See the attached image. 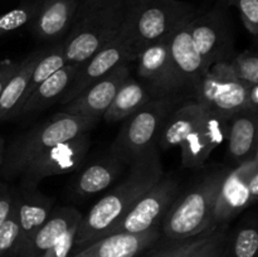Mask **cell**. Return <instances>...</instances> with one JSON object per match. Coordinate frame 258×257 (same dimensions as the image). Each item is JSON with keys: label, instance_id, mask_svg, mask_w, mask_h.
Segmentation results:
<instances>
[{"label": "cell", "instance_id": "cell-4", "mask_svg": "<svg viewBox=\"0 0 258 257\" xmlns=\"http://www.w3.org/2000/svg\"><path fill=\"white\" fill-rule=\"evenodd\" d=\"M98 121L97 118L57 112L52 117L15 136L4 150L0 168L3 178L15 180L18 173L29 161L59 144L90 133Z\"/></svg>", "mask_w": 258, "mask_h": 257}, {"label": "cell", "instance_id": "cell-11", "mask_svg": "<svg viewBox=\"0 0 258 257\" xmlns=\"http://www.w3.org/2000/svg\"><path fill=\"white\" fill-rule=\"evenodd\" d=\"M180 193V184L175 178L164 175L153 188L146 191L130 212L110 229L107 234L120 232H145L156 228L168 209ZM106 234V236H107Z\"/></svg>", "mask_w": 258, "mask_h": 257}, {"label": "cell", "instance_id": "cell-1", "mask_svg": "<svg viewBox=\"0 0 258 257\" xmlns=\"http://www.w3.org/2000/svg\"><path fill=\"white\" fill-rule=\"evenodd\" d=\"M163 176L160 151L155 145L128 165L125 179L82 216L76 232L75 246L82 248L105 237Z\"/></svg>", "mask_w": 258, "mask_h": 257}, {"label": "cell", "instance_id": "cell-39", "mask_svg": "<svg viewBox=\"0 0 258 257\" xmlns=\"http://www.w3.org/2000/svg\"><path fill=\"white\" fill-rule=\"evenodd\" d=\"M80 2V12L86 9H91V8L101 7V5H106L115 0H78Z\"/></svg>", "mask_w": 258, "mask_h": 257}, {"label": "cell", "instance_id": "cell-20", "mask_svg": "<svg viewBox=\"0 0 258 257\" xmlns=\"http://www.w3.org/2000/svg\"><path fill=\"white\" fill-rule=\"evenodd\" d=\"M258 112L242 110L227 121V153L234 165H239L257 154Z\"/></svg>", "mask_w": 258, "mask_h": 257}, {"label": "cell", "instance_id": "cell-32", "mask_svg": "<svg viewBox=\"0 0 258 257\" xmlns=\"http://www.w3.org/2000/svg\"><path fill=\"white\" fill-rule=\"evenodd\" d=\"M239 12L244 28L253 37L258 34V0H224Z\"/></svg>", "mask_w": 258, "mask_h": 257}, {"label": "cell", "instance_id": "cell-10", "mask_svg": "<svg viewBox=\"0 0 258 257\" xmlns=\"http://www.w3.org/2000/svg\"><path fill=\"white\" fill-rule=\"evenodd\" d=\"M188 29L207 70L218 62H229L233 55V34L226 13L213 9L198 13Z\"/></svg>", "mask_w": 258, "mask_h": 257}, {"label": "cell", "instance_id": "cell-27", "mask_svg": "<svg viewBox=\"0 0 258 257\" xmlns=\"http://www.w3.org/2000/svg\"><path fill=\"white\" fill-rule=\"evenodd\" d=\"M227 226L216 227L204 236V238L190 251L181 257H223L228 244Z\"/></svg>", "mask_w": 258, "mask_h": 257}, {"label": "cell", "instance_id": "cell-23", "mask_svg": "<svg viewBox=\"0 0 258 257\" xmlns=\"http://www.w3.org/2000/svg\"><path fill=\"white\" fill-rule=\"evenodd\" d=\"M125 168V164L108 154L106 158L81 168L82 170L75 181V193L82 198H90L108 188Z\"/></svg>", "mask_w": 258, "mask_h": 257}, {"label": "cell", "instance_id": "cell-35", "mask_svg": "<svg viewBox=\"0 0 258 257\" xmlns=\"http://www.w3.org/2000/svg\"><path fill=\"white\" fill-rule=\"evenodd\" d=\"M15 189L5 183H0V227L4 224L12 213L14 206Z\"/></svg>", "mask_w": 258, "mask_h": 257}, {"label": "cell", "instance_id": "cell-2", "mask_svg": "<svg viewBox=\"0 0 258 257\" xmlns=\"http://www.w3.org/2000/svg\"><path fill=\"white\" fill-rule=\"evenodd\" d=\"M227 121L194 100L173 107L159 131V149H180L181 165L202 168L226 140Z\"/></svg>", "mask_w": 258, "mask_h": 257}, {"label": "cell", "instance_id": "cell-28", "mask_svg": "<svg viewBox=\"0 0 258 257\" xmlns=\"http://www.w3.org/2000/svg\"><path fill=\"white\" fill-rule=\"evenodd\" d=\"M39 7V0H25L15 9L0 15V35L20 29L32 22Z\"/></svg>", "mask_w": 258, "mask_h": 257}, {"label": "cell", "instance_id": "cell-34", "mask_svg": "<svg viewBox=\"0 0 258 257\" xmlns=\"http://www.w3.org/2000/svg\"><path fill=\"white\" fill-rule=\"evenodd\" d=\"M208 232L209 231H207L204 232V233L199 234V236L193 237V238L189 239H184V241H173V243L168 244V246L164 247V248L158 249V251H155L149 257H181L185 252L194 248V247L204 238V236H206Z\"/></svg>", "mask_w": 258, "mask_h": 257}, {"label": "cell", "instance_id": "cell-14", "mask_svg": "<svg viewBox=\"0 0 258 257\" xmlns=\"http://www.w3.org/2000/svg\"><path fill=\"white\" fill-rule=\"evenodd\" d=\"M258 169V154L228 170L222 181L213 212V227L227 226L241 212L252 206L249 198V175Z\"/></svg>", "mask_w": 258, "mask_h": 257}, {"label": "cell", "instance_id": "cell-7", "mask_svg": "<svg viewBox=\"0 0 258 257\" xmlns=\"http://www.w3.org/2000/svg\"><path fill=\"white\" fill-rule=\"evenodd\" d=\"M173 108L171 100L153 98L125 118L122 127L110 146V155L126 166L156 145L159 131Z\"/></svg>", "mask_w": 258, "mask_h": 257}, {"label": "cell", "instance_id": "cell-15", "mask_svg": "<svg viewBox=\"0 0 258 257\" xmlns=\"http://www.w3.org/2000/svg\"><path fill=\"white\" fill-rule=\"evenodd\" d=\"M130 73V63L118 66L72 101L62 105L59 112L100 120L115 98L123 81L131 76Z\"/></svg>", "mask_w": 258, "mask_h": 257}, {"label": "cell", "instance_id": "cell-38", "mask_svg": "<svg viewBox=\"0 0 258 257\" xmlns=\"http://www.w3.org/2000/svg\"><path fill=\"white\" fill-rule=\"evenodd\" d=\"M247 108L258 112V85L248 86L247 91Z\"/></svg>", "mask_w": 258, "mask_h": 257}, {"label": "cell", "instance_id": "cell-22", "mask_svg": "<svg viewBox=\"0 0 258 257\" xmlns=\"http://www.w3.org/2000/svg\"><path fill=\"white\" fill-rule=\"evenodd\" d=\"M81 219L82 214L73 207L52 209L47 221L32 237L22 257H39L49 249L71 226L81 222Z\"/></svg>", "mask_w": 258, "mask_h": 257}, {"label": "cell", "instance_id": "cell-26", "mask_svg": "<svg viewBox=\"0 0 258 257\" xmlns=\"http://www.w3.org/2000/svg\"><path fill=\"white\" fill-rule=\"evenodd\" d=\"M66 65L64 55H63L62 42L53 44L52 48L44 50L40 58L38 59L32 76H30L29 83H28L27 92H25V100L35 91V88L44 82L48 77L57 72L58 70ZM24 100V101H25ZM24 103V102H23Z\"/></svg>", "mask_w": 258, "mask_h": 257}, {"label": "cell", "instance_id": "cell-9", "mask_svg": "<svg viewBox=\"0 0 258 257\" xmlns=\"http://www.w3.org/2000/svg\"><path fill=\"white\" fill-rule=\"evenodd\" d=\"M91 148L90 133L59 144L33 159L18 173L19 185L38 186L43 179L72 173L83 166Z\"/></svg>", "mask_w": 258, "mask_h": 257}, {"label": "cell", "instance_id": "cell-3", "mask_svg": "<svg viewBox=\"0 0 258 257\" xmlns=\"http://www.w3.org/2000/svg\"><path fill=\"white\" fill-rule=\"evenodd\" d=\"M198 13L199 8L180 0H128L118 37L138 55L148 45L166 39Z\"/></svg>", "mask_w": 258, "mask_h": 257}, {"label": "cell", "instance_id": "cell-5", "mask_svg": "<svg viewBox=\"0 0 258 257\" xmlns=\"http://www.w3.org/2000/svg\"><path fill=\"white\" fill-rule=\"evenodd\" d=\"M229 169L204 175L185 193L176 197L161 221V231L170 241L193 238L213 227V212L222 181Z\"/></svg>", "mask_w": 258, "mask_h": 257}, {"label": "cell", "instance_id": "cell-18", "mask_svg": "<svg viewBox=\"0 0 258 257\" xmlns=\"http://www.w3.org/2000/svg\"><path fill=\"white\" fill-rule=\"evenodd\" d=\"M14 204L19 221L17 254L22 257L32 237L49 217L53 209V201L44 196L38 186L19 185L15 189Z\"/></svg>", "mask_w": 258, "mask_h": 257}, {"label": "cell", "instance_id": "cell-19", "mask_svg": "<svg viewBox=\"0 0 258 257\" xmlns=\"http://www.w3.org/2000/svg\"><path fill=\"white\" fill-rule=\"evenodd\" d=\"M160 237V229L151 228L145 232L107 234L97 241L82 247L71 257H135L155 243Z\"/></svg>", "mask_w": 258, "mask_h": 257}, {"label": "cell", "instance_id": "cell-33", "mask_svg": "<svg viewBox=\"0 0 258 257\" xmlns=\"http://www.w3.org/2000/svg\"><path fill=\"white\" fill-rule=\"evenodd\" d=\"M78 223H75L71 226L59 238L55 241V243L50 247L49 249L40 254L39 257H68L70 256L71 251H72L73 246H75V238H76V232H77Z\"/></svg>", "mask_w": 258, "mask_h": 257}, {"label": "cell", "instance_id": "cell-25", "mask_svg": "<svg viewBox=\"0 0 258 257\" xmlns=\"http://www.w3.org/2000/svg\"><path fill=\"white\" fill-rule=\"evenodd\" d=\"M150 100H153V96L150 95L148 88L139 80L128 76L120 86L115 98L103 113L102 118L110 123L122 121Z\"/></svg>", "mask_w": 258, "mask_h": 257}, {"label": "cell", "instance_id": "cell-31", "mask_svg": "<svg viewBox=\"0 0 258 257\" xmlns=\"http://www.w3.org/2000/svg\"><path fill=\"white\" fill-rule=\"evenodd\" d=\"M18 243H19V221L14 204L10 216L0 227V257H8L12 253L17 254Z\"/></svg>", "mask_w": 258, "mask_h": 257}, {"label": "cell", "instance_id": "cell-24", "mask_svg": "<svg viewBox=\"0 0 258 257\" xmlns=\"http://www.w3.org/2000/svg\"><path fill=\"white\" fill-rule=\"evenodd\" d=\"M43 52L44 50H35L22 62H18L17 70L0 95V122L15 117V113L24 102L30 76Z\"/></svg>", "mask_w": 258, "mask_h": 257}, {"label": "cell", "instance_id": "cell-36", "mask_svg": "<svg viewBox=\"0 0 258 257\" xmlns=\"http://www.w3.org/2000/svg\"><path fill=\"white\" fill-rule=\"evenodd\" d=\"M17 66L18 63L10 62V60H7V62L0 65V95H2L3 90H4L5 85L9 81V78L12 77L13 73L17 70Z\"/></svg>", "mask_w": 258, "mask_h": 257}, {"label": "cell", "instance_id": "cell-12", "mask_svg": "<svg viewBox=\"0 0 258 257\" xmlns=\"http://www.w3.org/2000/svg\"><path fill=\"white\" fill-rule=\"evenodd\" d=\"M136 58L138 55L133 52L128 44H126L120 37H117L110 44L91 55L87 60L78 65L77 72L66 92L63 93L59 103L64 105L70 102L83 91L87 90L91 85L108 75L116 67L134 62Z\"/></svg>", "mask_w": 258, "mask_h": 257}, {"label": "cell", "instance_id": "cell-16", "mask_svg": "<svg viewBox=\"0 0 258 257\" xmlns=\"http://www.w3.org/2000/svg\"><path fill=\"white\" fill-rule=\"evenodd\" d=\"M189 22L176 28L166 38V43L181 93L185 92L193 96L199 81L208 70L191 39L188 29Z\"/></svg>", "mask_w": 258, "mask_h": 257}, {"label": "cell", "instance_id": "cell-13", "mask_svg": "<svg viewBox=\"0 0 258 257\" xmlns=\"http://www.w3.org/2000/svg\"><path fill=\"white\" fill-rule=\"evenodd\" d=\"M139 81L148 88L153 98H168L181 93L176 80L166 39L148 45L136 58Z\"/></svg>", "mask_w": 258, "mask_h": 257}, {"label": "cell", "instance_id": "cell-40", "mask_svg": "<svg viewBox=\"0 0 258 257\" xmlns=\"http://www.w3.org/2000/svg\"><path fill=\"white\" fill-rule=\"evenodd\" d=\"M4 150H5V141L4 139L0 138V168H2L3 158H4Z\"/></svg>", "mask_w": 258, "mask_h": 257}, {"label": "cell", "instance_id": "cell-29", "mask_svg": "<svg viewBox=\"0 0 258 257\" xmlns=\"http://www.w3.org/2000/svg\"><path fill=\"white\" fill-rule=\"evenodd\" d=\"M232 257H256L258 251V231L256 224L246 223L237 228L231 243Z\"/></svg>", "mask_w": 258, "mask_h": 257}, {"label": "cell", "instance_id": "cell-6", "mask_svg": "<svg viewBox=\"0 0 258 257\" xmlns=\"http://www.w3.org/2000/svg\"><path fill=\"white\" fill-rule=\"evenodd\" d=\"M128 0H115L106 5L78 13L76 23L62 40L66 65H81L120 34Z\"/></svg>", "mask_w": 258, "mask_h": 257}, {"label": "cell", "instance_id": "cell-8", "mask_svg": "<svg viewBox=\"0 0 258 257\" xmlns=\"http://www.w3.org/2000/svg\"><path fill=\"white\" fill-rule=\"evenodd\" d=\"M247 91L248 86L237 77L231 63L218 62L204 73L194 91L193 100L228 121L247 108Z\"/></svg>", "mask_w": 258, "mask_h": 257}, {"label": "cell", "instance_id": "cell-30", "mask_svg": "<svg viewBox=\"0 0 258 257\" xmlns=\"http://www.w3.org/2000/svg\"><path fill=\"white\" fill-rule=\"evenodd\" d=\"M229 63L237 77L244 85H258V57L254 50H243L239 54L234 55Z\"/></svg>", "mask_w": 258, "mask_h": 257}, {"label": "cell", "instance_id": "cell-21", "mask_svg": "<svg viewBox=\"0 0 258 257\" xmlns=\"http://www.w3.org/2000/svg\"><path fill=\"white\" fill-rule=\"evenodd\" d=\"M78 65H64L60 70L53 73L44 82L40 83L34 92L24 101L15 117H28L42 112L54 102H59L63 93L72 82ZM14 117V118H15Z\"/></svg>", "mask_w": 258, "mask_h": 257}, {"label": "cell", "instance_id": "cell-37", "mask_svg": "<svg viewBox=\"0 0 258 257\" xmlns=\"http://www.w3.org/2000/svg\"><path fill=\"white\" fill-rule=\"evenodd\" d=\"M247 186H248L249 198H251L252 206H253L258 199V169L249 175L248 181H247Z\"/></svg>", "mask_w": 258, "mask_h": 257}, {"label": "cell", "instance_id": "cell-17", "mask_svg": "<svg viewBox=\"0 0 258 257\" xmlns=\"http://www.w3.org/2000/svg\"><path fill=\"white\" fill-rule=\"evenodd\" d=\"M78 13V0H39L37 13L28 25L38 40L55 44L67 37Z\"/></svg>", "mask_w": 258, "mask_h": 257}]
</instances>
